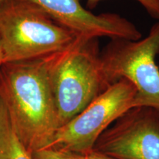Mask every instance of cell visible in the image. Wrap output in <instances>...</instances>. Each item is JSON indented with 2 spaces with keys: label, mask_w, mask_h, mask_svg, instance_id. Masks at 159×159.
I'll return each instance as SVG.
<instances>
[{
  "label": "cell",
  "mask_w": 159,
  "mask_h": 159,
  "mask_svg": "<svg viewBox=\"0 0 159 159\" xmlns=\"http://www.w3.org/2000/svg\"><path fill=\"white\" fill-rule=\"evenodd\" d=\"M0 99L16 134L31 153L50 144L59 123L44 59L4 63Z\"/></svg>",
  "instance_id": "1"
},
{
  "label": "cell",
  "mask_w": 159,
  "mask_h": 159,
  "mask_svg": "<svg viewBox=\"0 0 159 159\" xmlns=\"http://www.w3.org/2000/svg\"><path fill=\"white\" fill-rule=\"evenodd\" d=\"M43 59L59 128L109 87L103 74L97 39L79 37L68 48Z\"/></svg>",
  "instance_id": "2"
},
{
  "label": "cell",
  "mask_w": 159,
  "mask_h": 159,
  "mask_svg": "<svg viewBox=\"0 0 159 159\" xmlns=\"http://www.w3.org/2000/svg\"><path fill=\"white\" fill-rule=\"evenodd\" d=\"M30 0H5L0 7V43L4 63L44 58L77 39Z\"/></svg>",
  "instance_id": "3"
},
{
  "label": "cell",
  "mask_w": 159,
  "mask_h": 159,
  "mask_svg": "<svg viewBox=\"0 0 159 159\" xmlns=\"http://www.w3.org/2000/svg\"><path fill=\"white\" fill-rule=\"evenodd\" d=\"M159 21L149 35L138 41L113 39L100 52L103 74L109 86L125 78L136 87L134 107H148L159 112Z\"/></svg>",
  "instance_id": "4"
},
{
  "label": "cell",
  "mask_w": 159,
  "mask_h": 159,
  "mask_svg": "<svg viewBox=\"0 0 159 159\" xmlns=\"http://www.w3.org/2000/svg\"><path fill=\"white\" fill-rule=\"evenodd\" d=\"M136 94L132 83L125 78L119 80L70 122L58 128L47 148L79 155L92 151L101 134L134 108Z\"/></svg>",
  "instance_id": "5"
},
{
  "label": "cell",
  "mask_w": 159,
  "mask_h": 159,
  "mask_svg": "<svg viewBox=\"0 0 159 159\" xmlns=\"http://www.w3.org/2000/svg\"><path fill=\"white\" fill-rule=\"evenodd\" d=\"M93 150L114 159H159V112L129 109L101 134Z\"/></svg>",
  "instance_id": "6"
},
{
  "label": "cell",
  "mask_w": 159,
  "mask_h": 159,
  "mask_svg": "<svg viewBox=\"0 0 159 159\" xmlns=\"http://www.w3.org/2000/svg\"><path fill=\"white\" fill-rule=\"evenodd\" d=\"M56 22L83 39L109 37L137 41L142 33L128 19L114 13L95 15L84 8L80 0H30Z\"/></svg>",
  "instance_id": "7"
},
{
  "label": "cell",
  "mask_w": 159,
  "mask_h": 159,
  "mask_svg": "<svg viewBox=\"0 0 159 159\" xmlns=\"http://www.w3.org/2000/svg\"><path fill=\"white\" fill-rule=\"evenodd\" d=\"M0 159H33L32 153L16 134L0 99Z\"/></svg>",
  "instance_id": "8"
},
{
  "label": "cell",
  "mask_w": 159,
  "mask_h": 159,
  "mask_svg": "<svg viewBox=\"0 0 159 159\" xmlns=\"http://www.w3.org/2000/svg\"><path fill=\"white\" fill-rule=\"evenodd\" d=\"M33 159H78L77 155L50 148H45L32 152Z\"/></svg>",
  "instance_id": "9"
},
{
  "label": "cell",
  "mask_w": 159,
  "mask_h": 159,
  "mask_svg": "<svg viewBox=\"0 0 159 159\" xmlns=\"http://www.w3.org/2000/svg\"><path fill=\"white\" fill-rule=\"evenodd\" d=\"M102 0H87L89 8H94ZM144 7L151 16L159 20V0H136Z\"/></svg>",
  "instance_id": "10"
},
{
  "label": "cell",
  "mask_w": 159,
  "mask_h": 159,
  "mask_svg": "<svg viewBox=\"0 0 159 159\" xmlns=\"http://www.w3.org/2000/svg\"><path fill=\"white\" fill-rule=\"evenodd\" d=\"M78 159H114L111 158L110 157H108L104 155L99 153V152H95V151L92 150L91 152H88V153L79 155L76 154Z\"/></svg>",
  "instance_id": "11"
},
{
  "label": "cell",
  "mask_w": 159,
  "mask_h": 159,
  "mask_svg": "<svg viewBox=\"0 0 159 159\" xmlns=\"http://www.w3.org/2000/svg\"><path fill=\"white\" fill-rule=\"evenodd\" d=\"M4 64V56H3V52H2V49L1 43H0V69L2 66Z\"/></svg>",
  "instance_id": "12"
},
{
  "label": "cell",
  "mask_w": 159,
  "mask_h": 159,
  "mask_svg": "<svg viewBox=\"0 0 159 159\" xmlns=\"http://www.w3.org/2000/svg\"><path fill=\"white\" fill-rule=\"evenodd\" d=\"M5 0H0V7L2 5V4L4 3V2H5Z\"/></svg>",
  "instance_id": "13"
}]
</instances>
